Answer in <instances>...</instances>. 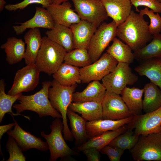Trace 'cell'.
Returning <instances> with one entry per match:
<instances>
[{
	"label": "cell",
	"mask_w": 161,
	"mask_h": 161,
	"mask_svg": "<svg viewBox=\"0 0 161 161\" xmlns=\"http://www.w3.org/2000/svg\"><path fill=\"white\" fill-rule=\"evenodd\" d=\"M148 24L144 16L132 10L126 20L117 27L116 36L135 51L143 47L153 38Z\"/></svg>",
	"instance_id": "6da1fadb"
},
{
	"label": "cell",
	"mask_w": 161,
	"mask_h": 161,
	"mask_svg": "<svg viewBox=\"0 0 161 161\" xmlns=\"http://www.w3.org/2000/svg\"><path fill=\"white\" fill-rule=\"evenodd\" d=\"M42 85V88L33 95H21L18 99L19 103L14 104L13 107L18 114L29 110L36 112L40 117L49 116L54 118H62L61 115L52 106L48 98V90L51 82L45 81Z\"/></svg>",
	"instance_id": "7a4b0ae2"
},
{
	"label": "cell",
	"mask_w": 161,
	"mask_h": 161,
	"mask_svg": "<svg viewBox=\"0 0 161 161\" xmlns=\"http://www.w3.org/2000/svg\"><path fill=\"white\" fill-rule=\"evenodd\" d=\"M77 86V83L70 86H64L54 79L48 92V98L52 105L62 116L64 138L69 141H73L74 138L68 125L67 111L73 102V94Z\"/></svg>",
	"instance_id": "3957f363"
},
{
	"label": "cell",
	"mask_w": 161,
	"mask_h": 161,
	"mask_svg": "<svg viewBox=\"0 0 161 161\" xmlns=\"http://www.w3.org/2000/svg\"><path fill=\"white\" fill-rule=\"evenodd\" d=\"M66 52L62 47L44 36L35 63L41 72L53 75L63 63Z\"/></svg>",
	"instance_id": "277c9868"
},
{
	"label": "cell",
	"mask_w": 161,
	"mask_h": 161,
	"mask_svg": "<svg viewBox=\"0 0 161 161\" xmlns=\"http://www.w3.org/2000/svg\"><path fill=\"white\" fill-rule=\"evenodd\" d=\"M50 128L51 131L49 134H47L44 131L41 133L48 145L50 153V161H55L59 158L80 154L70 148L66 142L62 135L64 126L61 118H56L52 122Z\"/></svg>",
	"instance_id": "5b68a950"
},
{
	"label": "cell",
	"mask_w": 161,
	"mask_h": 161,
	"mask_svg": "<svg viewBox=\"0 0 161 161\" xmlns=\"http://www.w3.org/2000/svg\"><path fill=\"white\" fill-rule=\"evenodd\" d=\"M130 150L136 161H161V132L140 135Z\"/></svg>",
	"instance_id": "8992f818"
},
{
	"label": "cell",
	"mask_w": 161,
	"mask_h": 161,
	"mask_svg": "<svg viewBox=\"0 0 161 161\" xmlns=\"http://www.w3.org/2000/svg\"><path fill=\"white\" fill-rule=\"evenodd\" d=\"M129 64L118 62L114 70L102 79L106 91L121 94L127 85H132L138 80Z\"/></svg>",
	"instance_id": "52a82bcc"
},
{
	"label": "cell",
	"mask_w": 161,
	"mask_h": 161,
	"mask_svg": "<svg viewBox=\"0 0 161 161\" xmlns=\"http://www.w3.org/2000/svg\"><path fill=\"white\" fill-rule=\"evenodd\" d=\"M117 27L113 20L109 23L103 22L97 28L87 49L92 63L100 58L110 42L116 37Z\"/></svg>",
	"instance_id": "ba28073f"
},
{
	"label": "cell",
	"mask_w": 161,
	"mask_h": 161,
	"mask_svg": "<svg viewBox=\"0 0 161 161\" xmlns=\"http://www.w3.org/2000/svg\"><path fill=\"white\" fill-rule=\"evenodd\" d=\"M118 63L107 52L104 53L95 62L80 69L81 83L102 80L114 70Z\"/></svg>",
	"instance_id": "9c48e42d"
},
{
	"label": "cell",
	"mask_w": 161,
	"mask_h": 161,
	"mask_svg": "<svg viewBox=\"0 0 161 161\" xmlns=\"http://www.w3.org/2000/svg\"><path fill=\"white\" fill-rule=\"evenodd\" d=\"M40 71L35 63H32L16 72L12 86L7 94L13 95L32 91L38 86Z\"/></svg>",
	"instance_id": "30bf717a"
},
{
	"label": "cell",
	"mask_w": 161,
	"mask_h": 161,
	"mask_svg": "<svg viewBox=\"0 0 161 161\" xmlns=\"http://www.w3.org/2000/svg\"><path fill=\"white\" fill-rule=\"evenodd\" d=\"M74 10L81 20L88 21L97 27L108 17L100 0H71Z\"/></svg>",
	"instance_id": "8fae6325"
},
{
	"label": "cell",
	"mask_w": 161,
	"mask_h": 161,
	"mask_svg": "<svg viewBox=\"0 0 161 161\" xmlns=\"http://www.w3.org/2000/svg\"><path fill=\"white\" fill-rule=\"evenodd\" d=\"M101 103L103 119L118 120L134 115L119 94L106 91Z\"/></svg>",
	"instance_id": "7c38bea8"
},
{
	"label": "cell",
	"mask_w": 161,
	"mask_h": 161,
	"mask_svg": "<svg viewBox=\"0 0 161 161\" xmlns=\"http://www.w3.org/2000/svg\"><path fill=\"white\" fill-rule=\"evenodd\" d=\"M130 123L138 136L161 132V107L144 114L134 115Z\"/></svg>",
	"instance_id": "4fadbf2b"
},
{
	"label": "cell",
	"mask_w": 161,
	"mask_h": 161,
	"mask_svg": "<svg viewBox=\"0 0 161 161\" xmlns=\"http://www.w3.org/2000/svg\"><path fill=\"white\" fill-rule=\"evenodd\" d=\"M15 123L13 130L8 131V135L14 138L19 146L23 151L31 148H35L42 151L49 149L47 142L42 141L41 138L36 137L23 129L19 125L13 115L10 114Z\"/></svg>",
	"instance_id": "5bb4252c"
},
{
	"label": "cell",
	"mask_w": 161,
	"mask_h": 161,
	"mask_svg": "<svg viewBox=\"0 0 161 161\" xmlns=\"http://www.w3.org/2000/svg\"><path fill=\"white\" fill-rule=\"evenodd\" d=\"M68 1L60 4H52L46 9L56 24L69 27L72 25L79 23L81 20Z\"/></svg>",
	"instance_id": "9a60e30c"
},
{
	"label": "cell",
	"mask_w": 161,
	"mask_h": 161,
	"mask_svg": "<svg viewBox=\"0 0 161 161\" xmlns=\"http://www.w3.org/2000/svg\"><path fill=\"white\" fill-rule=\"evenodd\" d=\"M19 24L20 25L13 26L17 35L22 34L27 29L43 28L51 29L54 28L55 24L47 9L42 7H36L33 17Z\"/></svg>",
	"instance_id": "2e32d148"
},
{
	"label": "cell",
	"mask_w": 161,
	"mask_h": 161,
	"mask_svg": "<svg viewBox=\"0 0 161 161\" xmlns=\"http://www.w3.org/2000/svg\"><path fill=\"white\" fill-rule=\"evenodd\" d=\"M108 16L112 19L117 26L123 23L132 10L130 0H100Z\"/></svg>",
	"instance_id": "e0dca14e"
},
{
	"label": "cell",
	"mask_w": 161,
	"mask_h": 161,
	"mask_svg": "<svg viewBox=\"0 0 161 161\" xmlns=\"http://www.w3.org/2000/svg\"><path fill=\"white\" fill-rule=\"evenodd\" d=\"M134 117L133 115L118 120L103 119L87 121L86 127L89 139L109 131L116 130L126 124L130 123Z\"/></svg>",
	"instance_id": "ac0fdd59"
},
{
	"label": "cell",
	"mask_w": 161,
	"mask_h": 161,
	"mask_svg": "<svg viewBox=\"0 0 161 161\" xmlns=\"http://www.w3.org/2000/svg\"><path fill=\"white\" fill-rule=\"evenodd\" d=\"M73 35L75 48L88 49L91 40L97 27L91 22L81 20L70 26Z\"/></svg>",
	"instance_id": "d6986e66"
},
{
	"label": "cell",
	"mask_w": 161,
	"mask_h": 161,
	"mask_svg": "<svg viewBox=\"0 0 161 161\" xmlns=\"http://www.w3.org/2000/svg\"><path fill=\"white\" fill-rule=\"evenodd\" d=\"M42 38L39 28L30 29L25 34L24 39L26 47L24 59L27 64L35 63Z\"/></svg>",
	"instance_id": "ffe728a7"
},
{
	"label": "cell",
	"mask_w": 161,
	"mask_h": 161,
	"mask_svg": "<svg viewBox=\"0 0 161 161\" xmlns=\"http://www.w3.org/2000/svg\"><path fill=\"white\" fill-rule=\"evenodd\" d=\"M68 109L81 114L87 121L103 119L101 103L94 101L72 102Z\"/></svg>",
	"instance_id": "44dd1931"
},
{
	"label": "cell",
	"mask_w": 161,
	"mask_h": 161,
	"mask_svg": "<svg viewBox=\"0 0 161 161\" xmlns=\"http://www.w3.org/2000/svg\"><path fill=\"white\" fill-rule=\"evenodd\" d=\"M134 70L140 75L146 76L161 90V57L153 58L143 61Z\"/></svg>",
	"instance_id": "7402d4cb"
},
{
	"label": "cell",
	"mask_w": 161,
	"mask_h": 161,
	"mask_svg": "<svg viewBox=\"0 0 161 161\" xmlns=\"http://www.w3.org/2000/svg\"><path fill=\"white\" fill-rule=\"evenodd\" d=\"M106 91L104 86L99 81H92L89 82L82 91L74 92L73 101H94L102 103Z\"/></svg>",
	"instance_id": "603a6c76"
},
{
	"label": "cell",
	"mask_w": 161,
	"mask_h": 161,
	"mask_svg": "<svg viewBox=\"0 0 161 161\" xmlns=\"http://www.w3.org/2000/svg\"><path fill=\"white\" fill-rule=\"evenodd\" d=\"M46 34L49 39L62 47L67 52L75 49L73 34L69 27L55 24Z\"/></svg>",
	"instance_id": "cb8c5ba5"
},
{
	"label": "cell",
	"mask_w": 161,
	"mask_h": 161,
	"mask_svg": "<svg viewBox=\"0 0 161 161\" xmlns=\"http://www.w3.org/2000/svg\"><path fill=\"white\" fill-rule=\"evenodd\" d=\"M25 44L22 39L10 37L1 46V48L4 50L6 60L9 64H16L24 59L26 49Z\"/></svg>",
	"instance_id": "d4e9b609"
},
{
	"label": "cell",
	"mask_w": 161,
	"mask_h": 161,
	"mask_svg": "<svg viewBox=\"0 0 161 161\" xmlns=\"http://www.w3.org/2000/svg\"><path fill=\"white\" fill-rule=\"evenodd\" d=\"M80 69L64 62L63 63L58 70L52 75L54 79L61 85L70 86L81 83Z\"/></svg>",
	"instance_id": "484cf974"
},
{
	"label": "cell",
	"mask_w": 161,
	"mask_h": 161,
	"mask_svg": "<svg viewBox=\"0 0 161 161\" xmlns=\"http://www.w3.org/2000/svg\"><path fill=\"white\" fill-rule=\"evenodd\" d=\"M126 131L124 126L114 130L107 131L97 136L89 139L86 141L77 148L78 152L90 148H95L100 151L116 137Z\"/></svg>",
	"instance_id": "4316f807"
},
{
	"label": "cell",
	"mask_w": 161,
	"mask_h": 161,
	"mask_svg": "<svg viewBox=\"0 0 161 161\" xmlns=\"http://www.w3.org/2000/svg\"><path fill=\"white\" fill-rule=\"evenodd\" d=\"M143 89L126 87L121 95L130 112L134 115H138L143 110L142 96Z\"/></svg>",
	"instance_id": "83f0119b"
},
{
	"label": "cell",
	"mask_w": 161,
	"mask_h": 161,
	"mask_svg": "<svg viewBox=\"0 0 161 161\" xmlns=\"http://www.w3.org/2000/svg\"><path fill=\"white\" fill-rule=\"evenodd\" d=\"M143 110L147 113L155 111L161 107V90L150 81L143 88Z\"/></svg>",
	"instance_id": "f1b7e54d"
},
{
	"label": "cell",
	"mask_w": 161,
	"mask_h": 161,
	"mask_svg": "<svg viewBox=\"0 0 161 161\" xmlns=\"http://www.w3.org/2000/svg\"><path fill=\"white\" fill-rule=\"evenodd\" d=\"M67 115L69 120L71 132L75 140L76 144L80 145L89 139L86 127L87 121L82 116L69 109Z\"/></svg>",
	"instance_id": "f546056e"
},
{
	"label": "cell",
	"mask_w": 161,
	"mask_h": 161,
	"mask_svg": "<svg viewBox=\"0 0 161 161\" xmlns=\"http://www.w3.org/2000/svg\"><path fill=\"white\" fill-rule=\"evenodd\" d=\"M128 45L124 43L120 39L115 37L112 44L106 50L118 62L132 63L134 60L133 52Z\"/></svg>",
	"instance_id": "4dcf8cb0"
},
{
	"label": "cell",
	"mask_w": 161,
	"mask_h": 161,
	"mask_svg": "<svg viewBox=\"0 0 161 161\" xmlns=\"http://www.w3.org/2000/svg\"><path fill=\"white\" fill-rule=\"evenodd\" d=\"M133 53L134 59L141 62L150 58L161 57V34L153 35L149 43Z\"/></svg>",
	"instance_id": "1f68e13d"
},
{
	"label": "cell",
	"mask_w": 161,
	"mask_h": 161,
	"mask_svg": "<svg viewBox=\"0 0 161 161\" xmlns=\"http://www.w3.org/2000/svg\"><path fill=\"white\" fill-rule=\"evenodd\" d=\"M5 83L4 80L1 79L0 80V123H1L5 114L9 113L13 116L21 115L29 120H30V117L15 113L12 111V107L15 102L22 95V93L10 95L6 94L5 92Z\"/></svg>",
	"instance_id": "d6a6232c"
},
{
	"label": "cell",
	"mask_w": 161,
	"mask_h": 161,
	"mask_svg": "<svg viewBox=\"0 0 161 161\" xmlns=\"http://www.w3.org/2000/svg\"><path fill=\"white\" fill-rule=\"evenodd\" d=\"M64 61L66 64L81 68L92 63L87 49L83 48H75L67 52Z\"/></svg>",
	"instance_id": "836d02e7"
},
{
	"label": "cell",
	"mask_w": 161,
	"mask_h": 161,
	"mask_svg": "<svg viewBox=\"0 0 161 161\" xmlns=\"http://www.w3.org/2000/svg\"><path fill=\"white\" fill-rule=\"evenodd\" d=\"M139 136L131 129L116 137L108 145L124 151L131 150L137 143Z\"/></svg>",
	"instance_id": "e575fe53"
},
{
	"label": "cell",
	"mask_w": 161,
	"mask_h": 161,
	"mask_svg": "<svg viewBox=\"0 0 161 161\" xmlns=\"http://www.w3.org/2000/svg\"><path fill=\"white\" fill-rule=\"evenodd\" d=\"M6 149L9 154L7 161H25L26 157L23 151L12 136L8 135L6 145Z\"/></svg>",
	"instance_id": "d590c367"
},
{
	"label": "cell",
	"mask_w": 161,
	"mask_h": 161,
	"mask_svg": "<svg viewBox=\"0 0 161 161\" xmlns=\"http://www.w3.org/2000/svg\"><path fill=\"white\" fill-rule=\"evenodd\" d=\"M154 13L147 7L140 10L139 12L141 15H147L150 19V22L148 25V29L152 35L158 34L161 32V17L159 13L155 14Z\"/></svg>",
	"instance_id": "8d00e7d4"
},
{
	"label": "cell",
	"mask_w": 161,
	"mask_h": 161,
	"mask_svg": "<svg viewBox=\"0 0 161 161\" xmlns=\"http://www.w3.org/2000/svg\"><path fill=\"white\" fill-rule=\"evenodd\" d=\"M33 4H38L42 7L46 8L52 4L51 0H24L16 4H9L5 6V8L9 11H15L18 10H22L28 5Z\"/></svg>",
	"instance_id": "74e56055"
},
{
	"label": "cell",
	"mask_w": 161,
	"mask_h": 161,
	"mask_svg": "<svg viewBox=\"0 0 161 161\" xmlns=\"http://www.w3.org/2000/svg\"><path fill=\"white\" fill-rule=\"evenodd\" d=\"M132 5L138 12L139 6H145L152 10L155 13H161V3L157 0H130Z\"/></svg>",
	"instance_id": "f35d334b"
},
{
	"label": "cell",
	"mask_w": 161,
	"mask_h": 161,
	"mask_svg": "<svg viewBox=\"0 0 161 161\" xmlns=\"http://www.w3.org/2000/svg\"><path fill=\"white\" fill-rule=\"evenodd\" d=\"M124 150L106 145L102 148L100 152L106 155L111 161H119Z\"/></svg>",
	"instance_id": "ab89813d"
},
{
	"label": "cell",
	"mask_w": 161,
	"mask_h": 161,
	"mask_svg": "<svg viewBox=\"0 0 161 161\" xmlns=\"http://www.w3.org/2000/svg\"><path fill=\"white\" fill-rule=\"evenodd\" d=\"M82 152L86 155L88 161L100 160V151L94 148H90L83 150Z\"/></svg>",
	"instance_id": "60d3db41"
},
{
	"label": "cell",
	"mask_w": 161,
	"mask_h": 161,
	"mask_svg": "<svg viewBox=\"0 0 161 161\" xmlns=\"http://www.w3.org/2000/svg\"><path fill=\"white\" fill-rule=\"evenodd\" d=\"M15 125V123H11L8 124L0 126V140H1L3 134L8 131L11 130L13 127Z\"/></svg>",
	"instance_id": "b9f144b4"
},
{
	"label": "cell",
	"mask_w": 161,
	"mask_h": 161,
	"mask_svg": "<svg viewBox=\"0 0 161 161\" xmlns=\"http://www.w3.org/2000/svg\"><path fill=\"white\" fill-rule=\"evenodd\" d=\"M52 4H60L62 3L68 1L69 0H51Z\"/></svg>",
	"instance_id": "7bdbcfd3"
},
{
	"label": "cell",
	"mask_w": 161,
	"mask_h": 161,
	"mask_svg": "<svg viewBox=\"0 0 161 161\" xmlns=\"http://www.w3.org/2000/svg\"><path fill=\"white\" fill-rule=\"evenodd\" d=\"M6 2L4 0H0V11H2L5 7Z\"/></svg>",
	"instance_id": "ee69618b"
},
{
	"label": "cell",
	"mask_w": 161,
	"mask_h": 161,
	"mask_svg": "<svg viewBox=\"0 0 161 161\" xmlns=\"http://www.w3.org/2000/svg\"><path fill=\"white\" fill-rule=\"evenodd\" d=\"M157 0L161 3V0Z\"/></svg>",
	"instance_id": "f6af8a7d"
}]
</instances>
